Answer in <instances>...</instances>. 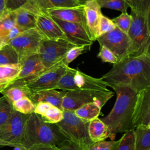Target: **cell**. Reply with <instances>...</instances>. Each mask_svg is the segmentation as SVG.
I'll return each mask as SVG.
<instances>
[{"mask_svg":"<svg viewBox=\"0 0 150 150\" xmlns=\"http://www.w3.org/2000/svg\"><path fill=\"white\" fill-rule=\"evenodd\" d=\"M111 20L118 29L127 34L132 21V17L130 14L127 12H123Z\"/></svg>","mask_w":150,"mask_h":150,"instance_id":"obj_32","label":"cell"},{"mask_svg":"<svg viewBox=\"0 0 150 150\" xmlns=\"http://www.w3.org/2000/svg\"><path fill=\"white\" fill-rule=\"evenodd\" d=\"M66 93L65 91L56 89L44 90L32 93L29 98L35 105L39 103H47L63 110L62 101Z\"/></svg>","mask_w":150,"mask_h":150,"instance_id":"obj_21","label":"cell"},{"mask_svg":"<svg viewBox=\"0 0 150 150\" xmlns=\"http://www.w3.org/2000/svg\"><path fill=\"white\" fill-rule=\"evenodd\" d=\"M21 64L0 66V93L18 80Z\"/></svg>","mask_w":150,"mask_h":150,"instance_id":"obj_23","label":"cell"},{"mask_svg":"<svg viewBox=\"0 0 150 150\" xmlns=\"http://www.w3.org/2000/svg\"><path fill=\"white\" fill-rule=\"evenodd\" d=\"M39 9L43 12H47V9L51 8V5L49 0H32Z\"/></svg>","mask_w":150,"mask_h":150,"instance_id":"obj_40","label":"cell"},{"mask_svg":"<svg viewBox=\"0 0 150 150\" xmlns=\"http://www.w3.org/2000/svg\"><path fill=\"white\" fill-rule=\"evenodd\" d=\"M116 150H135L134 129L125 132Z\"/></svg>","mask_w":150,"mask_h":150,"instance_id":"obj_33","label":"cell"},{"mask_svg":"<svg viewBox=\"0 0 150 150\" xmlns=\"http://www.w3.org/2000/svg\"><path fill=\"white\" fill-rule=\"evenodd\" d=\"M101 79L109 87L126 86L137 92L150 87V54L125 56Z\"/></svg>","mask_w":150,"mask_h":150,"instance_id":"obj_1","label":"cell"},{"mask_svg":"<svg viewBox=\"0 0 150 150\" xmlns=\"http://www.w3.org/2000/svg\"><path fill=\"white\" fill-rule=\"evenodd\" d=\"M40 11L33 2L13 11L16 26L22 32L36 28L37 16Z\"/></svg>","mask_w":150,"mask_h":150,"instance_id":"obj_16","label":"cell"},{"mask_svg":"<svg viewBox=\"0 0 150 150\" xmlns=\"http://www.w3.org/2000/svg\"><path fill=\"white\" fill-rule=\"evenodd\" d=\"M88 133L91 141L94 143L104 141L110 135L107 126L98 117L89 121Z\"/></svg>","mask_w":150,"mask_h":150,"instance_id":"obj_24","label":"cell"},{"mask_svg":"<svg viewBox=\"0 0 150 150\" xmlns=\"http://www.w3.org/2000/svg\"><path fill=\"white\" fill-rule=\"evenodd\" d=\"M110 87L117 94L116 100L110 113L100 120L109 129L108 138L114 141L117 134L135 128L132 114L138 92L126 86L112 85Z\"/></svg>","mask_w":150,"mask_h":150,"instance_id":"obj_3","label":"cell"},{"mask_svg":"<svg viewBox=\"0 0 150 150\" xmlns=\"http://www.w3.org/2000/svg\"><path fill=\"white\" fill-rule=\"evenodd\" d=\"M97 57L103 62H108L113 64L117 63L118 62L117 57L114 54L110 49L104 46L100 47V52L97 54Z\"/></svg>","mask_w":150,"mask_h":150,"instance_id":"obj_38","label":"cell"},{"mask_svg":"<svg viewBox=\"0 0 150 150\" xmlns=\"http://www.w3.org/2000/svg\"><path fill=\"white\" fill-rule=\"evenodd\" d=\"M49 1L51 5V8H68L83 5L79 0H49Z\"/></svg>","mask_w":150,"mask_h":150,"instance_id":"obj_37","label":"cell"},{"mask_svg":"<svg viewBox=\"0 0 150 150\" xmlns=\"http://www.w3.org/2000/svg\"><path fill=\"white\" fill-rule=\"evenodd\" d=\"M67 67L69 66L60 61L45 70L35 78L24 81L31 93L40 90L55 89L59 80L66 71Z\"/></svg>","mask_w":150,"mask_h":150,"instance_id":"obj_11","label":"cell"},{"mask_svg":"<svg viewBox=\"0 0 150 150\" xmlns=\"http://www.w3.org/2000/svg\"><path fill=\"white\" fill-rule=\"evenodd\" d=\"M5 45H6V44H5ZM4 45L3 43H1V42H0V48H1L2 46H4Z\"/></svg>","mask_w":150,"mask_h":150,"instance_id":"obj_46","label":"cell"},{"mask_svg":"<svg viewBox=\"0 0 150 150\" xmlns=\"http://www.w3.org/2000/svg\"><path fill=\"white\" fill-rule=\"evenodd\" d=\"M57 150H80L68 140L65 141L57 146Z\"/></svg>","mask_w":150,"mask_h":150,"instance_id":"obj_41","label":"cell"},{"mask_svg":"<svg viewBox=\"0 0 150 150\" xmlns=\"http://www.w3.org/2000/svg\"><path fill=\"white\" fill-rule=\"evenodd\" d=\"M22 31L16 26L13 11H7L0 16V42L4 45L18 36Z\"/></svg>","mask_w":150,"mask_h":150,"instance_id":"obj_20","label":"cell"},{"mask_svg":"<svg viewBox=\"0 0 150 150\" xmlns=\"http://www.w3.org/2000/svg\"><path fill=\"white\" fill-rule=\"evenodd\" d=\"M89 49L90 46H74L67 51L62 61L64 64L69 66V64L71 62L75 60L86 50H89Z\"/></svg>","mask_w":150,"mask_h":150,"instance_id":"obj_34","label":"cell"},{"mask_svg":"<svg viewBox=\"0 0 150 150\" xmlns=\"http://www.w3.org/2000/svg\"><path fill=\"white\" fill-rule=\"evenodd\" d=\"M13 111L12 104L4 96L0 97V127L9 120Z\"/></svg>","mask_w":150,"mask_h":150,"instance_id":"obj_30","label":"cell"},{"mask_svg":"<svg viewBox=\"0 0 150 150\" xmlns=\"http://www.w3.org/2000/svg\"><path fill=\"white\" fill-rule=\"evenodd\" d=\"M6 11V0H0V16Z\"/></svg>","mask_w":150,"mask_h":150,"instance_id":"obj_43","label":"cell"},{"mask_svg":"<svg viewBox=\"0 0 150 150\" xmlns=\"http://www.w3.org/2000/svg\"><path fill=\"white\" fill-rule=\"evenodd\" d=\"M51 17L64 32L67 40L74 45L90 46L94 42L87 26L78 23L63 21L52 16Z\"/></svg>","mask_w":150,"mask_h":150,"instance_id":"obj_13","label":"cell"},{"mask_svg":"<svg viewBox=\"0 0 150 150\" xmlns=\"http://www.w3.org/2000/svg\"><path fill=\"white\" fill-rule=\"evenodd\" d=\"M107 84L101 79L95 78L79 70L67 67L59 80L56 90L69 91L77 90L108 91Z\"/></svg>","mask_w":150,"mask_h":150,"instance_id":"obj_6","label":"cell"},{"mask_svg":"<svg viewBox=\"0 0 150 150\" xmlns=\"http://www.w3.org/2000/svg\"><path fill=\"white\" fill-rule=\"evenodd\" d=\"M66 140L56 124L45 122L33 112L29 115L26 121L21 145L26 149L40 144L58 146Z\"/></svg>","mask_w":150,"mask_h":150,"instance_id":"obj_4","label":"cell"},{"mask_svg":"<svg viewBox=\"0 0 150 150\" xmlns=\"http://www.w3.org/2000/svg\"><path fill=\"white\" fill-rule=\"evenodd\" d=\"M100 8L114 9L123 12H127L129 8L127 0H96Z\"/></svg>","mask_w":150,"mask_h":150,"instance_id":"obj_29","label":"cell"},{"mask_svg":"<svg viewBox=\"0 0 150 150\" xmlns=\"http://www.w3.org/2000/svg\"><path fill=\"white\" fill-rule=\"evenodd\" d=\"M12 106L15 111L25 115L33 113L35 110V104L29 97H23L15 101Z\"/></svg>","mask_w":150,"mask_h":150,"instance_id":"obj_28","label":"cell"},{"mask_svg":"<svg viewBox=\"0 0 150 150\" xmlns=\"http://www.w3.org/2000/svg\"><path fill=\"white\" fill-rule=\"evenodd\" d=\"M74 46L64 40L43 39L38 54L43 66L47 69L62 61L67 51Z\"/></svg>","mask_w":150,"mask_h":150,"instance_id":"obj_10","label":"cell"},{"mask_svg":"<svg viewBox=\"0 0 150 150\" xmlns=\"http://www.w3.org/2000/svg\"><path fill=\"white\" fill-rule=\"evenodd\" d=\"M40 117L45 122L50 124H57L63 119V111L54 106H52Z\"/></svg>","mask_w":150,"mask_h":150,"instance_id":"obj_31","label":"cell"},{"mask_svg":"<svg viewBox=\"0 0 150 150\" xmlns=\"http://www.w3.org/2000/svg\"><path fill=\"white\" fill-rule=\"evenodd\" d=\"M29 115L13 111L11 118L0 127V145L15 147L21 145V139Z\"/></svg>","mask_w":150,"mask_h":150,"instance_id":"obj_9","label":"cell"},{"mask_svg":"<svg viewBox=\"0 0 150 150\" xmlns=\"http://www.w3.org/2000/svg\"><path fill=\"white\" fill-rule=\"evenodd\" d=\"M121 141V138L117 141H101L94 142L88 150H116Z\"/></svg>","mask_w":150,"mask_h":150,"instance_id":"obj_35","label":"cell"},{"mask_svg":"<svg viewBox=\"0 0 150 150\" xmlns=\"http://www.w3.org/2000/svg\"><path fill=\"white\" fill-rule=\"evenodd\" d=\"M32 2V0H6V11H13Z\"/></svg>","mask_w":150,"mask_h":150,"instance_id":"obj_39","label":"cell"},{"mask_svg":"<svg viewBox=\"0 0 150 150\" xmlns=\"http://www.w3.org/2000/svg\"><path fill=\"white\" fill-rule=\"evenodd\" d=\"M88 121L78 117L73 111L63 110V119L56 124L63 135L80 150H88L94 144L88 133Z\"/></svg>","mask_w":150,"mask_h":150,"instance_id":"obj_5","label":"cell"},{"mask_svg":"<svg viewBox=\"0 0 150 150\" xmlns=\"http://www.w3.org/2000/svg\"><path fill=\"white\" fill-rule=\"evenodd\" d=\"M36 28L44 39L68 41L60 26L47 12L40 11L38 13Z\"/></svg>","mask_w":150,"mask_h":150,"instance_id":"obj_15","label":"cell"},{"mask_svg":"<svg viewBox=\"0 0 150 150\" xmlns=\"http://www.w3.org/2000/svg\"><path fill=\"white\" fill-rule=\"evenodd\" d=\"M83 5L87 26L91 37L94 42L98 38L100 19L103 15L101 8L96 0L88 1Z\"/></svg>","mask_w":150,"mask_h":150,"instance_id":"obj_18","label":"cell"},{"mask_svg":"<svg viewBox=\"0 0 150 150\" xmlns=\"http://www.w3.org/2000/svg\"><path fill=\"white\" fill-rule=\"evenodd\" d=\"M101 109V107L98 104L89 103L78 108L73 112L81 120L89 122L99 116Z\"/></svg>","mask_w":150,"mask_h":150,"instance_id":"obj_26","label":"cell"},{"mask_svg":"<svg viewBox=\"0 0 150 150\" xmlns=\"http://www.w3.org/2000/svg\"><path fill=\"white\" fill-rule=\"evenodd\" d=\"M132 123L135 128L139 125L150 127V87L137 93L132 114Z\"/></svg>","mask_w":150,"mask_h":150,"instance_id":"obj_14","label":"cell"},{"mask_svg":"<svg viewBox=\"0 0 150 150\" xmlns=\"http://www.w3.org/2000/svg\"><path fill=\"white\" fill-rule=\"evenodd\" d=\"M47 13L58 19L73 23H78L87 26L84 5L68 8H49Z\"/></svg>","mask_w":150,"mask_h":150,"instance_id":"obj_17","label":"cell"},{"mask_svg":"<svg viewBox=\"0 0 150 150\" xmlns=\"http://www.w3.org/2000/svg\"><path fill=\"white\" fill-rule=\"evenodd\" d=\"M114 96L108 91L77 90L66 91L62 101L63 110L74 111L78 108L89 103H96L101 108Z\"/></svg>","mask_w":150,"mask_h":150,"instance_id":"obj_7","label":"cell"},{"mask_svg":"<svg viewBox=\"0 0 150 150\" xmlns=\"http://www.w3.org/2000/svg\"><path fill=\"white\" fill-rule=\"evenodd\" d=\"M13 150H27V149L23 145H19L18 146L13 147Z\"/></svg>","mask_w":150,"mask_h":150,"instance_id":"obj_44","label":"cell"},{"mask_svg":"<svg viewBox=\"0 0 150 150\" xmlns=\"http://www.w3.org/2000/svg\"><path fill=\"white\" fill-rule=\"evenodd\" d=\"M79 1L80 2V3H81V4H84L86 2L88 1H90V0H79Z\"/></svg>","mask_w":150,"mask_h":150,"instance_id":"obj_45","label":"cell"},{"mask_svg":"<svg viewBox=\"0 0 150 150\" xmlns=\"http://www.w3.org/2000/svg\"><path fill=\"white\" fill-rule=\"evenodd\" d=\"M116 28L111 19L102 15L101 16L98 30V37L109 32Z\"/></svg>","mask_w":150,"mask_h":150,"instance_id":"obj_36","label":"cell"},{"mask_svg":"<svg viewBox=\"0 0 150 150\" xmlns=\"http://www.w3.org/2000/svg\"><path fill=\"white\" fill-rule=\"evenodd\" d=\"M135 149L150 150V127L139 125L134 128Z\"/></svg>","mask_w":150,"mask_h":150,"instance_id":"obj_25","label":"cell"},{"mask_svg":"<svg viewBox=\"0 0 150 150\" xmlns=\"http://www.w3.org/2000/svg\"><path fill=\"white\" fill-rule=\"evenodd\" d=\"M1 93L11 104L22 98H29L32 94L29 89L26 87L25 81L22 80H17L2 91Z\"/></svg>","mask_w":150,"mask_h":150,"instance_id":"obj_22","label":"cell"},{"mask_svg":"<svg viewBox=\"0 0 150 150\" xmlns=\"http://www.w3.org/2000/svg\"><path fill=\"white\" fill-rule=\"evenodd\" d=\"M19 64L21 70L18 80L27 81L32 79L46 70L38 53L28 57Z\"/></svg>","mask_w":150,"mask_h":150,"instance_id":"obj_19","label":"cell"},{"mask_svg":"<svg viewBox=\"0 0 150 150\" xmlns=\"http://www.w3.org/2000/svg\"><path fill=\"white\" fill-rule=\"evenodd\" d=\"M44 39L36 28L21 32L7 44L16 52L19 63L28 57L38 54L40 43Z\"/></svg>","mask_w":150,"mask_h":150,"instance_id":"obj_8","label":"cell"},{"mask_svg":"<svg viewBox=\"0 0 150 150\" xmlns=\"http://www.w3.org/2000/svg\"><path fill=\"white\" fill-rule=\"evenodd\" d=\"M18 56L15 50L8 44L0 48V66L19 64Z\"/></svg>","mask_w":150,"mask_h":150,"instance_id":"obj_27","label":"cell"},{"mask_svg":"<svg viewBox=\"0 0 150 150\" xmlns=\"http://www.w3.org/2000/svg\"><path fill=\"white\" fill-rule=\"evenodd\" d=\"M127 1L132 21L127 33L130 45L125 56L150 54V0Z\"/></svg>","mask_w":150,"mask_h":150,"instance_id":"obj_2","label":"cell"},{"mask_svg":"<svg viewBox=\"0 0 150 150\" xmlns=\"http://www.w3.org/2000/svg\"><path fill=\"white\" fill-rule=\"evenodd\" d=\"M100 47L104 46L110 49L117 57L118 61L125 56L130 45L127 34L117 27L112 30L97 38Z\"/></svg>","mask_w":150,"mask_h":150,"instance_id":"obj_12","label":"cell"},{"mask_svg":"<svg viewBox=\"0 0 150 150\" xmlns=\"http://www.w3.org/2000/svg\"><path fill=\"white\" fill-rule=\"evenodd\" d=\"M27 150H57V146L46 145H34Z\"/></svg>","mask_w":150,"mask_h":150,"instance_id":"obj_42","label":"cell"}]
</instances>
